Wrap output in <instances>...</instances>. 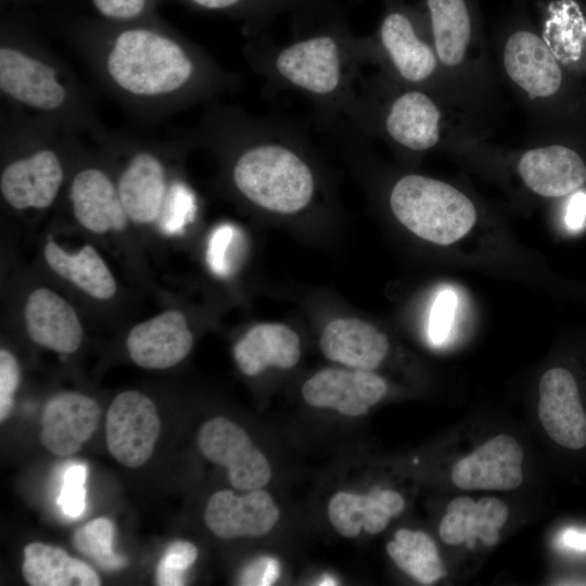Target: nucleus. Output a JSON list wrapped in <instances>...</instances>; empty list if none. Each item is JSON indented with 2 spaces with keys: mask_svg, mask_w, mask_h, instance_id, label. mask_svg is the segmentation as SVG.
Returning <instances> with one entry per match:
<instances>
[{
  "mask_svg": "<svg viewBox=\"0 0 586 586\" xmlns=\"http://www.w3.org/2000/svg\"><path fill=\"white\" fill-rule=\"evenodd\" d=\"M74 38L102 88L142 118L160 119L212 102L241 82L239 74L221 67L201 47L161 28L125 25Z\"/></svg>",
  "mask_w": 586,
  "mask_h": 586,
  "instance_id": "1",
  "label": "nucleus"
},
{
  "mask_svg": "<svg viewBox=\"0 0 586 586\" xmlns=\"http://www.w3.org/2000/svg\"><path fill=\"white\" fill-rule=\"evenodd\" d=\"M189 133L227 158L230 183L253 206L294 215L314 202L319 179L300 127L214 100Z\"/></svg>",
  "mask_w": 586,
  "mask_h": 586,
  "instance_id": "2",
  "label": "nucleus"
},
{
  "mask_svg": "<svg viewBox=\"0 0 586 586\" xmlns=\"http://www.w3.org/2000/svg\"><path fill=\"white\" fill-rule=\"evenodd\" d=\"M250 66L273 88L304 95L319 128L330 130L352 103L358 68L365 62L361 40L324 30L282 44L249 42Z\"/></svg>",
  "mask_w": 586,
  "mask_h": 586,
  "instance_id": "3",
  "label": "nucleus"
},
{
  "mask_svg": "<svg viewBox=\"0 0 586 586\" xmlns=\"http://www.w3.org/2000/svg\"><path fill=\"white\" fill-rule=\"evenodd\" d=\"M0 94L10 112L95 137L101 125L89 92L50 47L4 33L0 41Z\"/></svg>",
  "mask_w": 586,
  "mask_h": 586,
  "instance_id": "4",
  "label": "nucleus"
},
{
  "mask_svg": "<svg viewBox=\"0 0 586 586\" xmlns=\"http://www.w3.org/2000/svg\"><path fill=\"white\" fill-rule=\"evenodd\" d=\"M1 146L9 158L0 175V192L15 211L51 206L65 180L66 151L79 135L23 114L1 115Z\"/></svg>",
  "mask_w": 586,
  "mask_h": 586,
  "instance_id": "5",
  "label": "nucleus"
},
{
  "mask_svg": "<svg viewBox=\"0 0 586 586\" xmlns=\"http://www.w3.org/2000/svg\"><path fill=\"white\" fill-rule=\"evenodd\" d=\"M388 203L402 225L440 245L460 240L476 220L475 207L467 195L446 182L416 174L394 183Z\"/></svg>",
  "mask_w": 586,
  "mask_h": 586,
  "instance_id": "6",
  "label": "nucleus"
},
{
  "mask_svg": "<svg viewBox=\"0 0 586 586\" xmlns=\"http://www.w3.org/2000/svg\"><path fill=\"white\" fill-rule=\"evenodd\" d=\"M355 97L383 109L353 100L341 119L355 131L368 132L380 127L391 141L415 152L431 149L438 142L441 112L423 91L398 92L383 107L357 91Z\"/></svg>",
  "mask_w": 586,
  "mask_h": 586,
  "instance_id": "7",
  "label": "nucleus"
},
{
  "mask_svg": "<svg viewBox=\"0 0 586 586\" xmlns=\"http://www.w3.org/2000/svg\"><path fill=\"white\" fill-rule=\"evenodd\" d=\"M106 136L127 156L116 184L128 218L142 225L156 222L176 179L169 177L162 146L107 130Z\"/></svg>",
  "mask_w": 586,
  "mask_h": 586,
  "instance_id": "8",
  "label": "nucleus"
},
{
  "mask_svg": "<svg viewBox=\"0 0 586 586\" xmlns=\"http://www.w3.org/2000/svg\"><path fill=\"white\" fill-rule=\"evenodd\" d=\"M201 454L227 470L228 481L239 492L259 489L272 475L268 459L247 433L226 417L204 422L196 434Z\"/></svg>",
  "mask_w": 586,
  "mask_h": 586,
  "instance_id": "9",
  "label": "nucleus"
},
{
  "mask_svg": "<svg viewBox=\"0 0 586 586\" xmlns=\"http://www.w3.org/2000/svg\"><path fill=\"white\" fill-rule=\"evenodd\" d=\"M161 432L154 402L137 391L119 393L106 413L105 440L112 457L127 468H139L152 456Z\"/></svg>",
  "mask_w": 586,
  "mask_h": 586,
  "instance_id": "10",
  "label": "nucleus"
},
{
  "mask_svg": "<svg viewBox=\"0 0 586 586\" xmlns=\"http://www.w3.org/2000/svg\"><path fill=\"white\" fill-rule=\"evenodd\" d=\"M387 393L379 374L360 369L326 368L314 373L302 386L305 403L331 409L346 417H360Z\"/></svg>",
  "mask_w": 586,
  "mask_h": 586,
  "instance_id": "11",
  "label": "nucleus"
},
{
  "mask_svg": "<svg viewBox=\"0 0 586 586\" xmlns=\"http://www.w3.org/2000/svg\"><path fill=\"white\" fill-rule=\"evenodd\" d=\"M280 510L271 495L259 488L237 494L230 489L214 493L204 510V522L217 537H260L271 532Z\"/></svg>",
  "mask_w": 586,
  "mask_h": 586,
  "instance_id": "12",
  "label": "nucleus"
},
{
  "mask_svg": "<svg viewBox=\"0 0 586 586\" xmlns=\"http://www.w3.org/2000/svg\"><path fill=\"white\" fill-rule=\"evenodd\" d=\"M523 457L522 447L512 436L499 434L458 460L450 477L466 491H511L523 481Z\"/></svg>",
  "mask_w": 586,
  "mask_h": 586,
  "instance_id": "13",
  "label": "nucleus"
},
{
  "mask_svg": "<svg viewBox=\"0 0 586 586\" xmlns=\"http://www.w3.org/2000/svg\"><path fill=\"white\" fill-rule=\"evenodd\" d=\"M361 40L364 58L380 51L396 75L406 82L428 80L436 69V55L418 34L413 21L402 11H391L383 18L377 44Z\"/></svg>",
  "mask_w": 586,
  "mask_h": 586,
  "instance_id": "14",
  "label": "nucleus"
},
{
  "mask_svg": "<svg viewBox=\"0 0 586 586\" xmlns=\"http://www.w3.org/2000/svg\"><path fill=\"white\" fill-rule=\"evenodd\" d=\"M538 418L547 434L562 447L586 445V413L573 374L564 368L547 370L539 381Z\"/></svg>",
  "mask_w": 586,
  "mask_h": 586,
  "instance_id": "15",
  "label": "nucleus"
},
{
  "mask_svg": "<svg viewBox=\"0 0 586 586\" xmlns=\"http://www.w3.org/2000/svg\"><path fill=\"white\" fill-rule=\"evenodd\" d=\"M100 418V406L91 397L74 392L58 393L43 407L40 443L58 457L74 455L97 431Z\"/></svg>",
  "mask_w": 586,
  "mask_h": 586,
  "instance_id": "16",
  "label": "nucleus"
},
{
  "mask_svg": "<svg viewBox=\"0 0 586 586\" xmlns=\"http://www.w3.org/2000/svg\"><path fill=\"white\" fill-rule=\"evenodd\" d=\"M68 196L76 220L87 230L105 233L128 226L116 180L103 167L87 165L75 171Z\"/></svg>",
  "mask_w": 586,
  "mask_h": 586,
  "instance_id": "17",
  "label": "nucleus"
},
{
  "mask_svg": "<svg viewBox=\"0 0 586 586\" xmlns=\"http://www.w3.org/2000/svg\"><path fill=\"white\" fill-rule=\"evenodd\" d=\"M131 360L146 369H166L190 353L193 336L183 314L166 310L135 326L126 341Z\"/></svg>",
  "mask_w": 586,
  "mask_h": 586,
  "instance_id": "18",
  "label": "nucleus"
},
{
  "mask_svg": "<svg viewBox=\"0 0 586 586\" xmlns=\"http://www.w3.org/2000/svg\"><path fill=\"white\" fill-rule=\"evenodd\" d=\"M405 508L403 496L393 489L373 488L366 494L340 491L328 504L332 527L343 537H357L361 531L375 535Z\"/></svg>",
  "mask_w": 586,
  "mask_h": 586,
  "instance_id": "19",
  "label": "nucleus"
},
{
  "mask_svg": "<svg viewBox=\"0 0 586 586\" xmlns=\"http://www.w3.org/2000/svg\"><path fill=\"white\" fill-rule=\"evenodd\" d=\"M24 318L33 342L62 354L78 349L82 327L68 302L47 288L33 291L25 304Z\"/></svg>",
  "mask_w": 586,
  "mask_h": 586,
  "instance_id": "20",
  "label": "nucleus"
},
{
  "mask_svg": "<svg viewBox=\"0 0 586 586\" xmlns=\"http://www.w3.org/2000/svg\"><path fill=\"white\" fill-rule=\"evenodd\" d=\"M504 63L509 77L531 97H549L561 86L562 73L555 56L530 30H518L508 38Z\"/></svg>",
  "mask_w": 586,
  "mask_h": 586,
  "instance_id": "21",
  "label": "nucleus"
},
{
  "mask_svg": "<svg viewBox=\"0 0 586 586\" xmlns=\"http://www.w3.org/2000/svg\"><path fill=\"white\" fill-rule=\"evenodd\" d=\"M319 344L329 360L369 371L378 368L388 352L386 335L357 318L331 320L323 329Z\"/></svg>",
  "mask_w": 586,
  "mask_h": 586,
  "instance_id": "22",
  "label": "nucleus"
},
{
  "mask_svg": "<svg viewBox=\"0 0 586 586\" xmlns=\"http://www.w3.org/2000/svg\"><path fill=\"white\" fill-rule=\"evenodd\" d=\"M524 183L546 196H564L586 182V165L579 155L563 145H549L525 152L518 165Z\"/></svg>",
  "mask_w": 586,
  "mask_h": 586,
  "instance_id": "23",
  "label": "nucleus"
},
{
  "mask_svg": "<svg viewBox=\"0 0 586 586\" xmlns=\"http://www.w3.org/2000/svg\"><path fill=\"white\" fill-rule=\"evenodd\" d=\"M509 517L507 505L496 497H483L477 501L467 496L453 499L442 518L438 534L447 545L468 542L475 538L487 547L499 540V530Z\"/></svg>",
  "mask_w": 586,
  "mask_h": 586,
  "instance_id": "24",
  "label": "nucleus"
},
{
  "mask_svg": "<svg viewBox=\"0 0 586 586\" xmlns=\"http://www.w3.org/2000/svg\"><path fill=\"white\" fill-rule=\"evenodd\" d=\"M233 357L241 372L249 377L269 367L291 369L301 358V340L283 323H258L237 342Z\"/></svg>",
  "mask_w": 586,
  "mask_h": 586,
  "instance_id": "25",
  "label": "nucleus"
},
{
  "mask_svg": "<svg viewBox=\"0 0 586 586\" xmlns=\"http://www.w3.org/2000/svg\"><path fill=\"white\" fill-rule=\"evenodd\" d=\"M22 574L30 586H99L95 571L64 549L34 542L23 550Z\"/></svg>",
  "mask_w": 586,
  "mask_h": 586,
  "instance_id": "26",
  "label": "nucleus"
},
{
  "mask_svg": "<svg viewBox=\"0 0 586 586\" xmlns=\"http://www.w3.org/2000/svg\"><path fill=\"white\" fill-rule=\"evenodd\" d=\"M44 258L54 272L97 300H109L116 292L111 270L92 245L87 244L72 254L54 241H48Z\"/></svg>",
  "mask_w": 586,
  "mask_h": 586,
  "instance_id": "27",
  "label": "nucleus"
},
{
  "mask_svg": "<svg viewBox=\"0 0 586 586\" xmlns=\"http://www.w3.org/2000/svg\"><path fill=\"white\" fill-rule=\"evenodd\" d=\"M436 56L445 65L464 58L471 36V18L466 0H426Z\"/></svg>",
  "mask_w": 586,
  "mask_h": 586,
  "instance_id": "28",
  "label": "nucleus"
},
{
  "mask_svg": "<svg viewBox=\"0 0 586 586\" xmlns=\"http://www.w3.org/2000/svg\"><path fill=\"white\" fill-rule=\"evenodd\" d=\"M394 563L423 585H431L446 575L434 540L422 531L398 530L386 544Z\"/></svg>",
  "mask_w": 586,
  "mask_h": 586,
  "instance_id": "29",
  "label": "nucleus"
},
{
  "mask_svg": "<svg viewBox=\"0 0 586 586\" xmlns=\"http://www.w3.org/2000/svg\"><path fill=\"white\" fill-rule=\"evenodd\" d=\"M115 525L107 518H98L80 526L73 535L75 549L106 572H117L127 559L113 549Z\"/></svg>",
  "mask_w": 586,
  "mask_h": 586,
  "instance_id": "30",
  "label": "nucleus"
},
{
  "mask_svg": "<svg viewBox=\"0 0 586 586\" xmlns=\"http://www.w3.org/2000/svg\"><path fill=\"white\" fill-rule=\"evenodd\" d=\"M198 212L196 196L190 186L176 178L156 220L160 230L169 235L182 233L192 224Z\"/></svg>",
  "mask_w": 586,
  "mask_h": 586,
  "instance_id": "31",
  "label": "nucleus"
},
{
  "mask_svg": "<svg viewBox=\"0 0 586 586\" xmlns=\"http://www.w3.org/2000/svg\"><path fill=\"white\" fill-rule=\"evenodd\" d=\"M242 244V233L234 225L217 226L208 239L206 249V262L211 270L218 277L231 275L239 260Z\"/></svg>",
  "mask_w": 586,
  "mask_h": 586,
  "instance_id": "32",
  "label": "nucleus"
},
{
  "mask_svg": "<svg viewBox=\"0 0 586 586\" xmlns=\"http://www.w3.org/2000/svg\"><path fill=\"white\" fill-rule=\"evenodd\" d=\"M198 548L187 540H174L166 548L156 569V584L177 586L184 584L186 571L196 561Z\"/></svg>",
  "mask_w": 586,
  "mask_h": 586,
  "instance_id": "33",
  "label": "nucleus"
},
{
  "mask_svg": "<svg viewBox=\"0 0 586 586\" xmlns=\"http://www.w3.org/2000/svg\"><path fill=\"white\" fill-rule=\"evenodd\" d=\"M86 474L87 470L82 464L72 466L64 474V485L58 498V504L63 512L71 518H77L84 512Z\"/></svg>",
  "mask_w": 586,
  "mask_h": 586,
  "instance_id": "34",
  "label": "nucleus"
},
{
  "mask_svg": "<svg viewBox=\"0 0 586 586\" xmlns=\"http://www.w3.org/2000/svg\"><path fill=\"white\" fill-rule=\"evenodd\" d=\"M456 306L457 296L450 290H444L435 297L429 321V335L434 344H441L447 339L453 327Z\"/></svg>",
  "mask_w": 586,
  "mask_h": 586,
  "instance_id": "35",
  "label": "nucleus"
},
{
  "mask_svg": "<svg viewBox=\"0 0 586 586\" xmlns=\"http://www.w3.org/2000/svg\"><path fill=\"white\" fill-rule=\"evenodd\" d=\"M21 382L20 365L8 349H0V421L4 422L11 415L14 394Z\"/></svg>",
  "mask_w": 586,
  "mask_h": 586,
  "instance_id": "36",
  "label": "nucleus"
},
{
  "mask_svg": "<svg viewBox=\"0 0 586 586\" xmlns=\"http://www.w3.org/2000/svg\"><path fill=\"white\" fill-rule=\"evenodd\" d=\"M98 12L110 21L128 23L141 17L149 0H92Z\"/></svg>",
  "mask_w": 586,
  "mask_h": 586,
  "instance_id": "37",
  "label": "nucleus"
},
{
  "mask_svg": "<svg viewBox=\"0 0 586 586\" xmlns=\"http://www.w3.org/2000/svg\"><path fill=\"white\" fill-rule=\"evenodd\" d=\"M586 219V193L576 192L570 200L566 213L565 224L572 230L581 229Z\"/></svg>",
  "mask_w": 586,
  "mask_h": 586,
  "instance_id": "38",
  "label": "nucleus"
},
{
  "mask_svg": "<svg viewBox=\"0 0 586 586\" xmlns=\"http://www.w3.org/2000/svg\"><path fill=\"white\" fill-rule=\"evenodd\" d=\"M198 7L207 10H230L232 8L242 5L246 0H189Z\"/></svg>",
  "mask_w": 586,
  "mask_h": 586,
  "instance_id": "39",
  "label": "nucleus"
},
{
  "mask_svg": "<svg viewBox=\"0 0 586 586\" xmlns=\"http://www.w3.org/2000/svg\"><path fill=\"white\" fill-rule=\"evenodd\" d=\"M565 542L568 545L577 549L586 548V535L574 531L565 534Z\"/></svg>",
  "mask_w": 586,
  "mask_h": 586,
  "instance_id": "40",
  "label": "nucleus"
}]
</instances>
